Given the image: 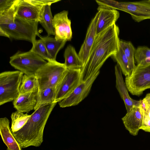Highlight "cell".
<instances>
[{"label": "cell", "instance_id": "obj_28", "mask_svg": "<svg viewBox=\"0 0 150 150\" xmlns=\"http://www.w3.org/2000/svg\"><path fill=\"white\" fill-rule=\"evenodd\" d=\"M149 58H150V48L143 46L139 47L136 49L134 59L137 64L142 60Z\"/></svg>", "mask_w": 150, "mask_h": 150}, {"label": "cell", "instance_id": "obj_30", "mask_svg": "<svg viewBox=\"0 0 150 150\" xmlns=\"http://www.w3.org/2000/svg\"><path fill=\"white\" fill-rule=\"evenodd\" d=\"M143 112L144 117L140 129L150 132V117L146 112Z\"/></svg>", "mask_w": 150, "mask_h": 150}, {"label": "cell", "instance_id": "obj_3", "mask_svg": "<svg viewBox=\"0 0 150 150\" xmlns=\"http://www.w3.org/2000/svg\"><path fill=\"white\" fill-rule=\"evenodd\" d=\"M39 22L28 20L16 15L6 24H0V35L10 39L25 40L32 45L41 36L38 30Z\"/></svg>", "mask_w": 150, "mask_h": 150}, {"label": "cell", "instance_id": "obj_1", "mask_svg": "<svg viewBox=\"0 0 150 150\" xmlns=\"http://www.w3.org/2000/svg\"><path fill=\"white\" fill-rule=\"evenodd\" d=\"M120 30L115 24L97 35L86 64L81 71L82 81L99 71L106 60L120 49Z\"/></svg>", "mask_w": 150, "mask_h": 150}, {"label": "cell", "instance_id": "obj_16", "mask_svg": "<svg viewBox=\"0 0 150 150\" xmlns=\"http://www.w3.org/2000/svg\"><path fill=\"white\" fill-rule=\"evenodd\" d=\"M115 72L116 87L124 103L127 112H128L134 106L139 105L141 100H136L129 96L126 84L123 78L122 71L117 64L115 66Z\"/></svg>", "mask_w": 150, "mask_h": 150}, {"label": "cell", "instance_id": "obj_29", "mask_svg": "<svg viewBox=\"0 0 150 150\" xmlns=\"http://www.w3.org/2000/svg\"><path fill=\"white\" fill-rule=\"evenodd\" d=\"M140 106L143 112H145L150 117V93L147 94L141 100Z\"/></svg>", "mask_w": 150, "mask_h": 150}, {"label": "cell", "instance_id": "obj_19", "mask_svg": "<svg viewBox=\"0 0 150 150\" xmlns=\"http://www.w3.org/2000/svg\"><path fill=\"white\" fill-rule=\"evenodd\" d=\"M64 63L67 69H81L82 64L75 48L71 45L65 49L64 54Z\"/></svg>", "mask_w": 150, "mask_h": 150}, {"label": "cell", "instance_id": "obj_4", "mask_svg": "<svg viewBox=\"0 0 150 150\" xmlns=\"http://www.w3.org/2000/svg\"><path fill=\"white\" fill-rule=\"evenodd\" d=\"M98 6H103L127 13L135 21L150 19V0L118 2L111 0H97Z\"/></svg>", "mask_w": 150, "mask_h": 150}, {"label": "cell", "instance_id": "obj_11", "mask_svg": "<svg viewBox=\"0 0 150 150\" xmlns=\"http://www.w3.org/2000/svg\"><path fill=\"white\" fill-rule=\"evenodd\" d=\"M99 73V71L86 80L82 81L70 96L58 102L60 107L64 108L75 106L83 100L88 95Z\"/></svg>", "mask_w": 150, "mask_h": 150}, {"label": "cell", "instance_id": "obj_14", "mask_svg": "<svg viewBox=\"0 0 150 150\" xmlns=\"http://www.w3.org/2000/svg\"><path fill=\"white\" fill-rule=\"evenodd\" d=\"M140 105L134 106L122 118L126 129L134 136L138 134L143 121L144 112Z\"/></svg>", "mask_w": 150, "mask_h": 150}, {"label": "cell", "instance_id": "obj_12", "mask_svg": "<svg viewBox=\"0 0 150 150\" xmlns=\"http://www.w3.org/2000/svg\"><path fill=\"white\" fill-rule=\"evenodd\" d=\"M98 12L96 13L89 25L84 41L80 48L78 55L82 64L81 71L88 60L90 53L97 35Z\"/></svg>", "mask_w": 150, "mask_h": 150}, {"label": "cell", "instance_id": "obj_24", "mask_svg": "<svg viewBox=\"0 0 150 150\" xmlns=\"http://www.w3.org/2000/svg\"><path fill=\"white\" fill-rule=\"evenodd\" d=\"M38 91V84L35 76L23 74L20 87V94Z\"/></svg>", "mask_w": 150, "mask_h": 150}, {"label": "cell", "instance_id": "obj_10", "mask_svg": "<svg viewBox=\"0 0 150 150\" xmlns=\"http://www.w3.org/2000/svg\"><path fill=\"white\" fill-rule=\"evenodd\" d=\"M60 0H19L16 15L30 20L39 22L41 10L45 5H51Z\"/></svg>", "mask_w": 150, "mask_h": 150}, {"label": "cell", "instance_id": "obj_21", "mask_svg": "<svg viewBox=\"0 0 150 150\" xmlns=\"http://www.w3.org/2000/svg\"><path fill=\"white\" fill-rule=\"evenodd\" d=\"M45 44L48 52L53 61H56L57 55L65 45L67 41L57 40L54 38L47 36L40 37Z\"/></svg>", "mask_w": 150, "mask_h": 150}, {"label": "cell", "instance_id": "obj_27", "mask_svg": "<svg viewBox=\"0 0 150 150\" xmlns=\"http://www.w3.org/2000/svg\"><path fill=\"white\" fill-rule=\"evenodd\" d=\"M30 50L47 62L54 61L51 58L45 44L40 39L36 40L33 44L32 47Z\"/></svg>", "mask_w": 150, "mask_h": 150}, {"label": "cell", "instance_id": "obj_23", "mask_svg": "<svg viewBox=\"0 0 150 150\" xmlns=\"http://www.w3.org/2000/svg\"><path fill=\"white\" fill-rule=\"evenodd\" d=\"M31 115L24 114L18 111L13 112L11 115V125L10 130L12 132H16L21 129L26 123Z\"/></svg>", "mask_w": 150, "mask_h": 150}, {"label": "cell", "instance_id": "obj_2", "mask_svg": "<svg viewBox=\"0 0 150 150\" xmlns=\"http://www.w3.org/2000/svg\"><path fill=\"white\" fill-rule=\"evenodd\" d=\"M57 103L42 106L31 115L25 125L20 130L12 132L22 148L37 147L43 142L44 129L49 116Z\"/></svg>", "mask_w": 150, "mask_h": 150}, {"label": "cell", "instance_id": "obj_6", "mask_svg": "<svg viewBox=\"0 0 150 150\" xmlns=\"http://www.w3.org/2000/svg\"><path fill=\"white\" fill-rule=\"evenodd\" d=\"M47 62L30 50L18 51L10 57L9 63L15 69L29 76H35L38 71Z\"/></svg>", "mask_w": 150, "mask_h": 150}, {"label": "cell", "instance_id": "obj_31", "mask_svg": "<svg viewBox=\"0 0 150 150\" xmlns=\"http://www.w3.org/2000/svg\"><path fill=\"white\" fill-rule=\"evenodd\" d=\"M16 0H0V12L3 11L11 7Z\"/></svg>", "mask_w": 150, "mask_h": 150}, {"label": "cell", "instance_id": "obj_13", "mask_svg": "<svg viewBox=\"0 0 150 150\" xmlns=\"http://www.w3.org/2000/svg\"><path fill=\"white\" fill-rule=\"evenodd\" d=\"M68 14L67 11L64 10L53 17L54 38L57 40L69 41L72 38L71 21L68 18Z\"/></svg>", "mask_w": 150, "mask_h": 150}, {"label": "cell", "instance_id": "obj_20", "mask_svg": "<svg viewBox=\"0 0 150 150\" xmlns=\"http://www.w3.org/2000/svg\"><path fill=\"white\" fill-rule=\"evenodd\" d=\"M51 5L43 6L41 10L39 22L45 29L48 36L55 35Z\"/></svg>", "mask_w": 150, "mask_h": 150}, {"label": "cell", "instance_id": "obj_18", "mask_svg": "<svg viewBox=\"0 0 150 150\" xmlns=\"http://www.w3.org/2000/svg\"><path fill=\"white\" fill-rule=\"evenodd\" d=\"M9 121L6 117L0 119V133L6 150H21L22 148L13 135L9 126Z\"/></svg>", "mask_w": 150, "mask_h": 150}, {"label": "cell", "instance_id": "obj_5", "mask_svg": "<svg viewBox=\"0 0 150 150\" xmlns=\"http://www.w3.org/2000/svg\"><path fill=\"white\" fill-rule=\"evenodd\" d=\"M67 69L64 63L57 61L47 62L36 74L38 91L48 88H56L64 76Z\"/></svg>", "mask_w": 150, "mask_h": 150}, {"label": "cell", "instance_id": "obj_25", "mask_svg": "<svg viewBox=\"0 0 150 150\" xmlns=\"http://www.w3.org/2000/svg\"><path fill=\"white\" fill-rule=\"evenodd\" d=\"M112 57L117 62L122 73L126 77L131 74L132 72L129 61L120 47L117 52Z\"/></svg>", "mask_w": 150, "mask_h": 150}, {"label": "cell", "instance_id": "obj_22", "mask_svg": "<svg viewBox=\"0 0 150 150\" xmlns=\"http://www.w3.org/2000/svg\"><path fill=\"white\" fill-rule=\"evenodd\" d=\"M56 88H48L38 91L35 110L42 106L54 103Z\"/></svg>", "mask_w": 150, "mask_h": 150}, {"label": "cell", "instance_id": "obj_8", "mask_svg": "<svg viewBox=\"0 0 150 150\" xmlns=\"http://www.w3.org/2000/svg\"><path fill=\"white\" fill-rule=\"evenodd\" d=\"M125 83L132 95H142L150 85V64L142 68L136 66L131 74L126 77Z\"/></svg>", "mask_w": 150, "mask_h": 150}, {"label": "cell", "instance_id": "obj_26", "mask_svg": "<svg viewBox=\"0 0 150 150\" xmlns=\"http://www.w3.org/2000/svg\"><path fill=\"white\" fill-rule=\"evenodd\" d=\"M120 47L129 61L130 70L132 73L136 66L134 59L136 49L131 42L122 40L120 41Z\"/></svg>", "mask_w": 150, "mask_h": 150}, {"label": "cell", "instance_id": "obj_17", "mask_svg": "<svg viewBox=\"0 0 150 150\" xmlns=\"http://www.w3.org/2000/svg\"><path fill=\"white\" fill-rule=\"evenodd\" d=\"M38 91L19 94L13 101L14 108L17 111L28 113L34 110L36 105Z\"/></svg>", "mask_w": 150, "mask_h": 150}, {"label": "cell", "instance_id": "obj_9", "mask_svg": "<svg viewBox=\"0 0 150 150\" xmlns=\"http://www.w3.org/2000/svg\"><path fill=\"white\" fill-rule=\"evenodd\" d=\"M82 81L81 69H67L56 88L54 103H58L70 96Z\"/></svg>", "mask_w": 150, "mask_h": 150}, {"label": "cell", "instance_id": "obj_32", "mask_svg": "<svg viewBox=\"0 0 150 150\" xmlns=\"http://www.w3.org/2000/svg\"><path fill=\"white\" fill-rule=\"evenodd\" d=\"M150 89V85L147 87V89Z\"/></svg>", "mask_w": 150, "mask_h": 150}, {"label": "cell", "instance_id": "obj_15", "mask_svg": "<svg viewBox=\"0 0 150 150\" xmlns=\"http://www.w3.org/2000/svg\"><path fill=\"white\" fill-rule=\"evenodd\" d=\"M97 10L99 13L97 25V35L115 24L120 17L116 10L107 7L99 6Z\"/></svg>", "mask_w": 150, "mask_h": 150}, {"label": "cell", "instance_id": "obj_7", "mask_svg": "<svg viewBox=\"0 0 150 150\" xmlns=\"http://www.w3.org/2000/svg\"><path fill=\"white\" fill-rule=\"evenodd\" d=\"M23 74L18 71H5L0 74V105L13 101L20 94Z\"/></svg>", "mask_w": 150, "mask_h": 150}]
</instances>
